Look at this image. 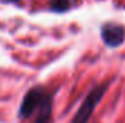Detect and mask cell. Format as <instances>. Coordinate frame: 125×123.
<instances>
[{
    "mask_svg": "<svg viewBox=\"0 0 125 123\" xmlns=\"http://www.w3.org/2000/svg\"><path fill=\"white\" fill-rule=\"evenodd\" d=\"M9 1H16V0H9Z\"/></svg>",
    "mask_w": 125,
    "mask_h": 123,
    "instance_id": "5b68a950",
    "label": "cell"
},
{
    "mask_svg": "<svg viewBox=\"0 0 125 123\" xmlns=\"http://www.w3.org/2000/svg\"><path fill=\"white\" fill-rule=\"evenodd\" d=\"M100 36L105 45H108L109 48H116L125 41V28L115 22L105 23L102 26Z\"/></svg>",
    "mask_w": 125,
    "mask_h": 123,
    "instance_id": "3957f363",
    "label": "cell"
},
{
    "mask_svg": "<svg viewBox=\"0 0 125 123\" xmlns=\"http://www.w3.org/2000/svg\"><path fill=\"white\" fill-rule=\"evenodd\" d=\"M70 4H71L70 0H51L50 9L52 12H65V10H68Z\"/></svg>",
    "mask_w": 125,
    "mask_h": 123,
    "instance_id": "277c9868",
    "label": "cell"
},
{
    "mask_svg": "<svg viewBox=\"0 0 125 123\" xmlns=\"http://www.w3.org/2000/svg\"><path fill=\"white\" fill-rule=\"evenodd\" d=\"M106 88H108V84H99V86L93 87L90 91L87 93L86 98L82 101L79 110L76 112L74 117L71 119L70 123H89L96 106L100 103L102 97L105 96Z\"/></svg>",
    "mask_w": 125,
    "mask_h": 123,
    "instance_id": "7a4b0ae2",
    "label": "cell"
},
{
    "mask_svg": "<svg viewBox=\"0 0 125 123\" xmlns=\"http://www.w3.org/2000/svg\"><path fill=\"white\" fill-rule=\"evenodd\" d=\"M54 109V96L41 86L28 90L19 107V117L22 120L32 119L33 123H51Z\"/></svg>",
    "mask_w": 125,
    "mask_h": 123,
    "instance_id": "6da1fadb",
    "label": "cell"
}]
</instances>
